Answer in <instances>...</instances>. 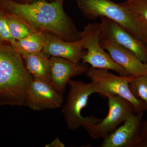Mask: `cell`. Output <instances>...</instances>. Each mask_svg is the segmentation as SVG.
I'll use <instances>...</instances> for the list:
<instances>
[{
	"label": "cell",
	"mask_w": 147,
	"mask_h": 147,
	"mask_svg": "<svg viewBox=\"0 0 147 147\" xmlns=\"http://www.w3.org/2000/svg\"><path fill=\"white\" fill-rule=\"evenodd\" d=\"M63 2L38 1L23 3L0 0V9L16 16L36 32L49 33L67 41L80 39V32L65 12Z\"/></svg>",
	"instance_id": "1"
},
{
	"label": "cell",
	"mask_w": 147,
	"mask_h": 147,
	"mask_svg": "<svg viewBox=\"0 0 147 147\" xmlns=\"http://www.w3.org/2000/svg\"><path fill=\"white\" fill-rule=\"evenodd\" d=\"M0 41V105L25 106L33 77L22 55Z\"/></svg>",
	"instance_id": "2"
},
{
	"label": "cell",
	"mask_w": 147,
	"mask_h": 147,
	"mask_svg": "<svg viewBox=\"0 0 147 147\" xmlns=\"http://www.w3.org/2000/svg\"><path fill=\"white\" fill-rule=\"evenodd\" d=\"M68 84L69 91L61 111L67 129L74 131L99 122L101 119L94 116L84 117L82 115V110L86 106L91 95L98 93L103 95L99 85L92 82L86 83L71 79Z\"/></svg>",
	"instance_id": "3"
},
{
	"label": "cell",
	"mask_w": 147,
	"mask_h": 147,
	"mask_svg": "<svg viewBox=\"0 0 147 147\" xmlns=\"http://www.w3.org/2000/svg\"><path fill=\"white\" fill-rule=\"evenodd\" d=\"M78 8L86 18L95 20L105 17L125 29L144 44L137 18L120 3L111 0H75Z\"/></svg>",
	"instance_id": "4"
},
{
	"label": "cell",
	"mask_w": 147,
	"mask_h": 147,
	"mask_svg": "<svg viewBox=\"0 0 147 147\" xmlns=\"http://www.w3.org/2000/svg\"><path fill=\"white\" fill-rule=\"evenodd\" d=\"M80 39L86 53L82 59V63L91 67L111 70L120 76H130L124 69L113 60L100 45V29L99 23L90 24L80 32Z\"/></svg>",
	"instance_id": "5"
},
{
	"label": "cell",
	"mask_w": 147,
	"mask_h": 147,
	"mask_svg": "<svg viewBox=\"0 0 147 147\" xmlns=\"http://www.w3.org/2000/svg\"><path fill=\"white\" fill-rule=\"evenodd\" d=\"M91 82L99 85L103 92V96L117 95L126 99L134 106L136 113L147 111V105L132 94L129 84L134 79L132 76H117L108 70L90 67L86 72Z\"/></svg>",
	"instance_id": "6"
},
{
	"label": "cell",
	"mask_w": 147,
	"mask_h": 147,
	"mask_svg": "<svg viewBox=\"0 0 147 147\" xmlns=\"http://www.w3.org/2000/svg\"><path fill=\"white\" fill-rule=\"evenodd\" d=\"M108 113L99 122L85 128L94 139H102L112 134L132 114L136 113L133 105L123 98L117 95L108 94Z\"/></svg>",
	"instance_id": "7"
},
{
	"label": "cell",
	"mask_w": 147,
	"mask_h": 147,
	"mask_svg": "<svg viewBox=\"0 0 147 147\" xmlns=\"http://www.w3.org/2000/svg\"><path fill=\"white\" fill-rule=\"evenodd\" d=\"M63 102V95L52 84L33 77L25 106L34 111H40L60 108Z\"/></svg>",
	"instance_id": "8"
},
{
	"label": "cell",
	"mask_w": 147,
	"mask_h": 147,
	"mask_svg": "<svg viewBox=\"0 0 147 147\" xmlns=\"http://www.w3.org/2000/svg\"><path fill=\"white\" fill-rule=\"evenodd\" d=\"M100 36L115 42L129 50L145 63L147 64V46L112 20L101 17Z\"/></svg>",
	"instance_id": "9"
},
{
	"label": "cell",
	"mask_w": 147,
	"mask_h": 147,
	"mask_svg": "<svg viewBox=\"0 0 147 147\" xmlns=\"http://www.w3.org/2000/svg\"><path fill=\"white\" fill-rule=\"evenodd\" d=\"M144 112L134 113L117 129L103 139L100 147H137L143 142L141 125Z\"/></svg>",
	"instance_id": "10"
},
{
	"label": "cell",
	"mask_w": 147,
	"mask_h": 147,
	"mask_svg": "<svg viewBox=\"0 0 147 147\" xmlns=\"http://www.w3.org/2000/svg\"><path fill=\"white\" fill-rule=\"evenodd\" d=\"M44 45L42 52L48 57H59L79 63L86 50L81 40L67 41L49 33H43Z\"/></svg>",
	"instance_id": "11"
},
{
	"label": "cell",
	"mask_w": 147,
	"mask_h": 147,
	"mask_svg": "<svg viewBox=\"0 0 147 147\" xmlns=\"http://www.w3.org/2000/svg\"><path fill=\"white\" fill-rule=\"evenodd\" d=\"M50 58L51 84L63 95L71 78L86 74L89 68L88 64L82 62L75 63L62 58Z\"/></svg>",
	"instance_id": "12"
},
{
	"label": "cell",
	"mask_w": 147,
	"mask_h": 147,
	"mask_svg": "<svg viewBox=\"0 0 147 147\" xmlns=\"http://www.w3.org/2000/svg\"><path fill=\"white\" fill-rule=\"evenodd\" d=\"M100 43L113 60L124 69L129 75L137 77L147 74V64L130 51L104 38H100Z\"/></svg>",
	"instance_id": "13"
},
{
	"label": "cell",
	"mask_w": 147,
	"mask_h": 147,
	"mask_svg": "<svg viewBox=\"0 0 147 147\" xmlns=\"http://www.w3.org/2000/svg\"><path fill=\"white\" fill-rule=\"evenodd\" d=\"M22 56L27 70L33 78L41 79L51 84L50 58L42 51Z\"/></svg>",
	"instance_id": "14"
},
{
	"label": "cell",
	"mask_w": 147,
	"mask_h": 147,
	"mask_svg": "<svg viewBox=\"0 0 147 147\" xmlns=\"http://www.w3.org/2000/svg\"><path fill=\"white\" fill-rule=\"evenodd\" d=\"M11 45L21 55L42 52L44 45L43 33L34 32L21 39L15 40Z\"/></svg>",
	"instance_id": "15"
},
{
	"label": "cell",
	"mask_w": 147,
	"mask_h": 147,
	"mask_svg": "<svg viewBox=\"0 0 147 147\" xmlns=\"http://www.w3.org/2000/svg\"><path fill=\"white\" fill-rule=\"evenodd\" d=\"M4 13L11 35L14 40L21 39L36 32L14 15L5 12Z\"/></svg>",
	"instance_id": "16"
},
{
	"label": "cell",
	"mask_w": 147,
	"mask_h": 147,
	"mask_svg": "<svg viewBox=\"0 0 147 147\" xmlns=\"http://www.w3.org/2000/svg\"><path fill=\"white\" fill-rule=\"evenodd\" d=\"M129 88L135 97L144 102L147 107V74L134 77Z\"/></svg>",
	"instance_id": "17"
},
{
	"label": "cell",
	"mask_w": 147,
	"mask_h": 147,
	"mask_svg": "<svg viewBox=\"0 0 147 147\" xmlns=\"http://www.w3.org/2000/svg\"><path fill=\"white\" fill-rule=\"evenodd\" d=\"M121 4L136 18L147 23V0H126Z\"/></svg>",
	"instance_id": "18"
},
{
	"label": "cell",
	"mask_w": 147,
	"mask_h": 147,
	"mask_svg": "<svg viewBox=\"0 0 147 147\" xmlns=\"http://www.w3.org/2000/svg\"><path fill=\"white\" fill-rule=\"evenodd\" d=\"M0 41L11 44L15 40L12 38L9 31L5 14L0 9Z\"/></svg>",
	"instance_id": "19"
},
{
	"label": "cell",
	"mask_w": 147,
	"mask_h": 147,
	"mask_svg": "<svg viewBox=\"0 0 147 147\" xmlns=\"http://www.w3.org/2000/svg\"><path fill=\"white\" fill-rule=\"evenodd\" d=\"M137 18L139 27H140L143 36H144L145 43L146 45H147V23L145 21Z\"/></svg>",
	"instance_id": "20"
},
{
	"label": "cell",
	"mask_w": 147,
	"mask_h": 147,
	"mask_svg": "<svg viewBox=\"0 0 147 147\" xmlns=\"http://www.w3.org/2000/svg\"><path fill=\"white\" fill-rule=\"evenodd\" d=\"M65 145L61 142V140L58 138H56L54 140L50 143L45 145V147H64Z\"/></svg>",
	"instance_id": "21"
},
{
	"label": "cell",
	"mask_w": 147,
	"mask_h": 147,
	"mask_svg": "<svg viewBox=\"0 0 147 147\" xmlns=\"http://www.w3.org/2000/svg\"><path fill=\"white\" fill-rule=\"evenodd\" d=\"M141 135L143 141L147 137V120L141 124Z\"/></svg>",
	"instance_id": "22"
},
{
	"label": "cell",
	"mask_w": 147,
	"mask_h": 147,
	"mask_svg": "<svg viewBox=\"0 0 147 147\" xmlns=\"http://www.w3.org/2000/svg\"><path fill=\"white\" fill-rule=\"evenodd\" d=\"M44 1L48 2H53L61 1L63 2V0H18V2L23 3H29L32 2L36 1Z\"/></svg>",
	"instance_id": "23"
},
{
	"label": "cell",
	"mask_w": 147,
	"mask_h": 147,
	"mask_svg": "<svg viewBox=\"0 0 147 147\" xmlns=\"http://www.w3.org/2000/svg\"><path fill=\"white\" fill-rule=\"evenodd\" d=\"M137 147H147V137Z\"/></svg>",
	"instance_id": "24"
},
{
	"label": "cell",
	"mask_w": 147,
	"mask_h": 147,
	"mask_svg": "<svg viewBox=\"0 0 147 147\" xmlns=\"http://www.w3.org/2000/svg\"><path fill=\"white\" fill-rule=\"evenodd\" d=\"M15 1H18V0H15Z\"/></svg>",
	"instance_id": "25"
}]
</instances>
